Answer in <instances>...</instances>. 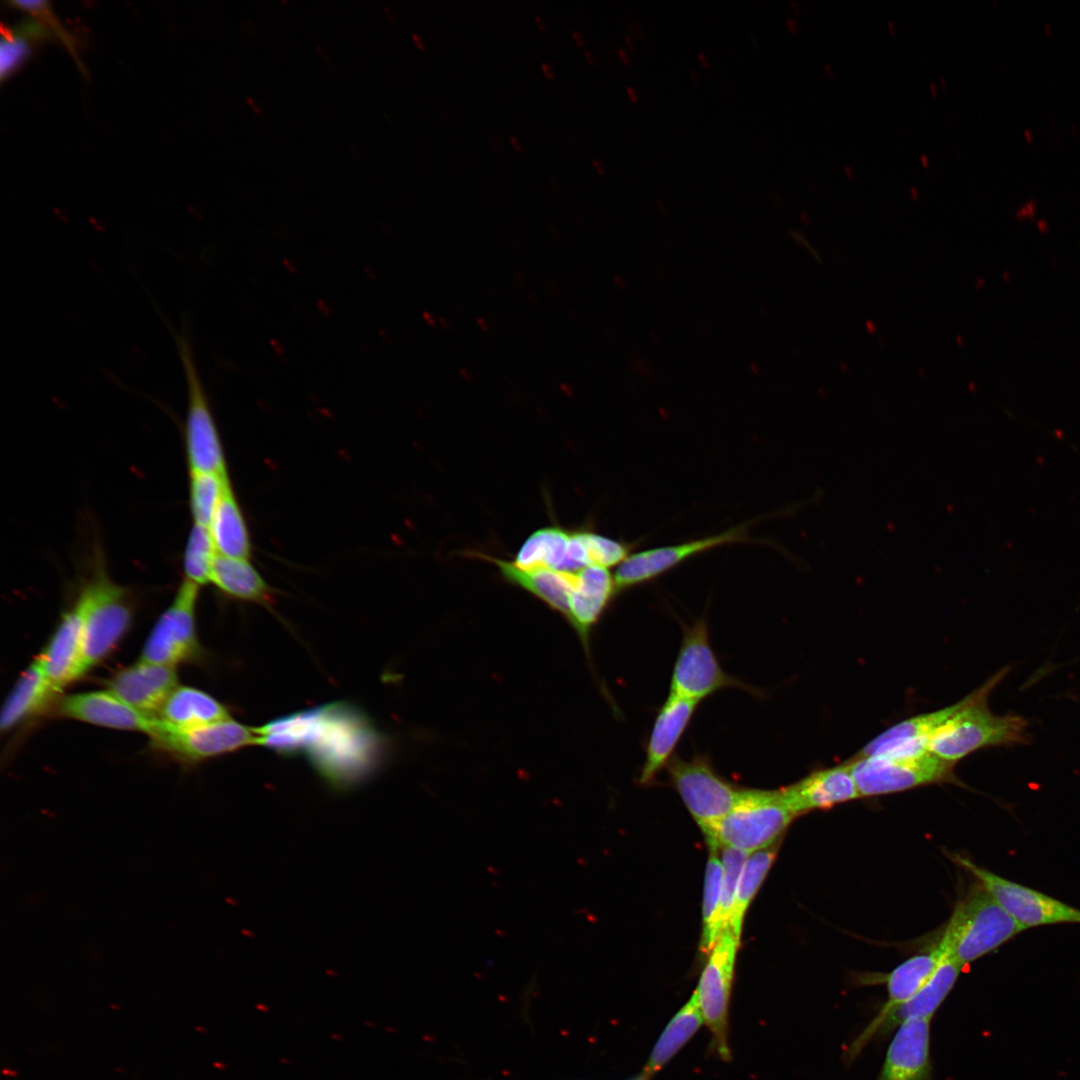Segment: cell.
Listing matches in <instances>:
<instances>
[{"mask_svg": "<svg viewBox=\"0 0 1080 1080\" xmlns=\"http://www.w3.org/2000/svg\"><path fill=\"white\" fill-rule=\"evenodd\" d=\"M930 1020L909 1019L898 1026L876 1080H934Z\"/></svg>", "mask_w": 1080, "mask_h": 1080, "instance_id": "ac0fdd59", "label": "cell"}, {"mask_svg": "<svg viewBox=\"0 0 1080 1080\" xmlns=\"http://www.w3.org/2000/svg\"><path fill=\"white\" fill-rule=\"evenodd\" d=\"M626 91H627L629 97L632 99V101L636 102L638 100V98H639L638 93L633 87L628 86L626 88Z\"/></svg>", "mask_w": 1080, "mask_h": 1080, "instance_id": "f907efd6", "label": "cell"}, {"mask_svg": "<svg viewBox=\"0 0 1080 1080\" xmlns=\"http://www.w3.org/2000/svg\"><path fill=\"white\" fill-rule=\"evenodd\" d=\"M618 55H619L620 59L622 60V62L624 64H629L630 63V57H629V55H628V53L626 52L625 49L619 48L618 49Z\"/></svg>", "mask_w": 1080, "mask_h": 1080, "instance_id": "7dc6e473", "label": "cell"}, {"mask_svg": "<svg viewBox=\"0 0 1080 1080\" xmlns=\"http://www.w3.org/2000/svg\"><path fill=\"white\" fill-rule=\"evenodd\" d=\"M795 817L781 789H742L732 810L702 831L709 847L752 854L774 845Z\"/></svg>", "mask_w": 1080, "mask_h": 1080, "instance_id": "7a4b0ae2", "label": "cell"}, {"mask_svg": "<svg viewBox=\"0 0 1080 1080\" xmlns=\"http://www.w3.org/2000/svg\"><path fill=\"white\" fill-rule=\"evenodd\" d=\"M152 745L185 762H198L258 744L255 728L233 719L180 729L155 717L148 732Z\"/></svg>", "mask_w": 1080, "mask_h": 1080, "instance_id": "8fae6325", "label": "cell"}, {"mask_svg": "<svg viewBox=\"0 0 1080 1080\" xmlns=\"http://www.w3.org/2000/svg\"><path fill=\"white\" fill-rule=\"evenodd\" d=\"M964 704L965 697L950 706L918 714L896 723L869 741L852 757L906 756L928 751L930 740L961 710Z\"/></svg>", "mask_w": 1080, "mask_h": 1080, "instance_id": "2e32d148", "label": "cell"}, {"mask_svg": "<svg viewBox=\"0 0 1080 1080\" xmlns=\"http://www.w3.org/2000/svg\"><path fill=\"white\" fill-rule=\"evenodd\" d=\"M156 717L180 729L197 728L231 718L226 707L215 698L187 686L175 688Z\"/></svg>", "mask_w": 1080, "mask_h": 1080, "instance_id": "4316f807", "label": "cell"}, {"mask_svg": "<svg viewBox=\"0 0 1080 1080\" xmlns=\"http://www.w3.org/2000/svg\"><path fill=\"white\" fill-rule=\"evenodd\" d=\"M1005 666L965 697V704L930 740L928 751L957 763L984 748L1011 747L1030 743L1029 723L1021 715H997L988 706L992 691L1009 674Z\"/></svg>", "mask_w": 1080, "mask_h": 1080, "instance_id": "6da1fadb", "label": "cell"}, {"mask_svg": "<svg viewBox=\"0 0 1080 1080\" xmlns=\"http://www.w3.org/2000/svg\"><path fill=\"white\" fill-rule=\"evenodd\" d=\"M947 952L943 941L929 950L913 955L889 973L878 977L887 987V1000L866 1028L846 1049L847 1063L852 1062L873 1039L883 1020L907 1002L932 976Z\"/></svg>", "mask_w": 1080, "mask_h": 1080, "instance_id": "9a60e30c", "label": "cell"}, {"mask_svg": "<svg viewBox=\"0 0 1080 1080\" xmlns=\"http://www.w3.org/2000/svg\"><path fill=\"white\" fill-rule=\"evenodd\" d=\"M199 590L200 586L183 579L172 603L153 627L140 661L176 667L200 655L195 625Z\"/></svg>", "mask_w": 1080, "mask_h": 1080, "instance_id": "7c38bea8", "label": "cell"}, {"mask_svg": "<svg viewBox=\"0 0 1080 1080\" xmlns=\"http://www.w3.org/2000/svg\"><path fill=\"white\" fill-rule=\"evenodd\" d=\"M739 943L729 927L722 931L708 954L695 991L704 1023L712 1034L713 1047L723 1060L731 1056L728 1014Z\"/></svg>", "mask_w": 1080, "mask_h": 1080, "instance_id": "30bf717a", "label": "cell"}, {"mask_svg": "<svg viewBox=\"0 0 1080 1080\" xmlns=\"http://www.w3.org/2000/svg\"><path fill=\"white\" fill-rule=\"evenodd\" d=\"M8 5L26 11L32 17L38 19L45 25L51 34H54L56 38L61 41L66 49L73 56L76 64L79 66L82 73H85L84 66L78 55L77 44L78 41L67 31L58 18L55 16L50 4L47 1H10Z\"/></svg>", "mask_w": 1080, "mask_h": 1080, "instance_id": "d590c367", "label": "cell"}, {"mask_svg": "<svg viewBox=\"0 0 1080 1080\" xmlns=\"http://www.w3.org/2000/svg\"><path fill=\"white\" fill-rule=\"evenodd\" d=\"M455 159H456V162L458 163V165L460 167H462L463 169H467L469 167V165H470V162L467 159V157L464 156L461 153H456L455 154Z\"/></svg>", "mask_w": 1080, "mask_h": 1080, "instance_id": "60d3db41", "label": "cell"}, {"mask_svg": "<svg viewBox=\"0 0 1080 1080\" xmlns=\"http://www.w3.org/2000/svg\"><path fill=\"white\" fill-rule=\"evenodd\" d=\"M512 563L525 570L545 568L565 572L592 566L586 529L556 525L539 528L525 539Z\"/></svg>", "mask_w": 1080, "mask_h": 1080, "instance_id": "5bb4252c", "label": "cell"}, {"mask_svg": "<svg viewBox=\"0 0 1080 1080\" xmlns=\"http://www.w3.org/2000/svg\"><path fill=\"white\" fill-rule=\"evenodd\" d=\"M719 849L709 847L705 870L700 950L709 954L724 930L722 920V863Z\"/></svg>", "mask_w": 1080, "mask_h": 1080, "instance_id": "1f68e13d", "label": "cell"}, {"mask_svg": "<svg viewBox=\"0 0 1080 1080\" xmlns=\"http://www.w3.org/2000/svg\"><path fill=\"white\" fill-rule=\"evenodd\" d=\"M778 850V844L750 854L743 867L737 886L728 927L740 942L745 913L764 881Z\"/></svg>", "mask_w": 1080, "mask_h": 1080, "instance_id": "4dcf8cb0", "label": "cell"}, {"mask_svg": "<svg viewBox=\"0 0 1080 1080\" xmlns=\"http://www.w3.org/2000/svg\"><path fill=\"white\" fill-rule=\"evenodd\" d=\"M534 19H535V21H536V23H537V25H538V27L540 29H542V30L547 29L548 24H547V22H546V20L544 18L540 17L539 15H535Z\"/></svg>", "mask_w": 1080, "mask_h": 1080, "instance_id": "c3c4849f", "label": "cell"}, {"mask_svg": "<svg viewBox=\"0 0 1080 1080\" xmlns=\"http://www.w3.org/2000/svg\"><path fill=\"white\" fill-rule=\"evenodd\" d=\"M630 1080H650V1076L648 1074H646L645 1072H642L641 1074L633 1077Z\"/></svg>", "mask_w": 1080, "mask_h": 1080, "instance_id": "6f0895ef", "label": "cell"}, {"mask_svg": "<svg viewBox=\"0 0 1080 1080\" xmlns=\"http://www.w3.org/2000/svg\"><path fill=\"white\" fill-rule=\"evenodd\" d=\"M569 104H570V106H571V107H573L574 109H578V108H579V103H578L577 99H576V98H574V97H570V98H569Z\"/></svg>", "mask_w": 1080, "mask_h": 1080, "instance_id": "91938a15", "label": "cell"}, {"mask_svg": "<svg viewBox=\"0 0 1080 1080\" xmlns=\"http://www.w3.org/2000/svg\"><path fill=\"white\" fill-rule=\"evenodd\" d=\"M246 101H247V104H248L249 108H250V109H251V110H252V111H253V112H254V113H255L256 115H262V114L264 113V110H263V108H262L261 104H260V103H259V102H258L257 100H255L254 98H252V97L248 96V97L246 98Z\"/></svg>", "mask_w": 1080, "mask_h": 1080, "instance_id": "f35d334b", "label": "cell"}, {"mask_svg": "<svg viewBox=\"0 0 1080 1080\" xmlns=\"http://www.w3.org/2000/svg\"><path fill=\"white\" fill-rule=\"evenodd\" d=\"M477 14L478 17L481 18L482 22H486L487 20H489L490 12L488 8H477Z\"/></svg>", "mask_w": 1080, "mask_h": 1080, "instance_id": "bcb514c9", "label": "cell"}, {"mask_svg": "<svg viewBox=\"0 0 1080 1080\" xmlns=\"http://www.w3.org/2000/svg\"><path fill=\"white\" fill-rule=\"evenodd\" d=\"M208 529L217 554L232 558H249L250 535L231 484L224 490Z\"/></svg>", "mask_w": 1080, "mask_h": 1080, "instance_id": "f1b7e54d", "label": "cell"}, {"mask_svg": "<svg viewBox=\"0 0 1080 1080\" xmlns=\"http://www.w3.org/2000/svg\"><path fill=\"white\" fill-rule=\"evenodd\" d=\"M383 11H384V12L386 13V15H387V16H388V17H389V18H390L391 20L395 21V14H394V12H393L392 8H390V7H389V6H387V5H384V6H383Z\"/></svg>", "mask_w": 1080, "mask_h": 1080, "instance_id": "9f6ffc18", "label": "cell"}, {"mask_svg": "<svg viewBox=\"0 0 1080 1080\" xmlns=\"http://www.w3.org/2000/svg\"><path fill=\"white\" fill-rule=\"evenodd\" d=\"M469 554L494 564L507 582L531 593L567 618L577 571L565 572L545 568L525 570L515 566L512 561L483 552L471 551Z\"/></svg>", "mask_w": 1080, "mask_h": 1080, "instance_id": "cb8c5ba5", "label": "cell"}, {"mask_svg": "<svg viewBox=\"0 0 1080 1080\" xmlns=\"http://www.w3.org/2000/svg\"><path fill=\"white\" fill-rule=\"evenodd\" d=\"M592 163H593L594 167L596 168V170H597V171H598L599 173H604V171H605V166H604V163H603V162H602L601 160H598V159H594V160L592 161Z\"/></svg>", "mask_w": 1080, "mask_h": 1080, "instance_id": "816d5d0a", "label": "cell"}, {"mask_svg": "<svg viewBox=\"0 0 1080 1080\" xmlns=\"http://www.w3.org/2000/svg\"><path fill=\"white\" fill-rule=\"evenodd\" d=\"M1025 930L976 882L956 904L941 940L963 967Z\"/></svg>", "mask_w": 1080, "mask_h": 1080, "instance_id": "3957f363", "label": "cell"}, {"mask_svg": "<svg viewBox=\"0 0 1080 1080\" xmlns=\"http://www.w3.org/2000/svg\"><path fill=\"white\" fill-rule=\"evenodd\" d=\"M703 1023L704 1019L694 992L664 1028L650 1053L643 1072L651 1077L660 1071Z\"/></svg>", "mask_w": 1080, "mask_h": 1080, "instance_id": "f546056e", "label": "cell"}, {"mask_svg": "<svg viewBox=\"0 0 1080 1080\" xmlns=\"http://www.w3.org/2000/svg\"><path fill=\"white\" fill-rule=\"evenodd\" d=\"M1 32L0 75L3 82L30 57L32 47L30 40L15 29L2 25Z\"/></svg>", "mask_w": 1080, "mask_h": 1080, "instance_id": "8d00e7d4", "label": "cell"}, {"mask_svg": "<svg viewBox=\"0 0 1080 1080\" xmlns=\"http://www.w3.org/2000/svg\"><path fill=\"white\" fill-rule=\"evenodd\" d=\"M497 175H498V180L500 182L505 183L509 179L510 173H509V170L507 169V167L502 165V166L499 167Z\"/></svg>", "mask_w": 1080, "mask_h": 1080, "instance_id": "ab89813d", "label": "cell"}, {"mask_svg": "<svg viewBox=\"0 0 1080 1080\" xmlns=\"http://www.w3.org/2000/svg\"><path fill=\"white\" fill-rule=\"evenodd\" d=\"M698 59H699L700 63L703 66H705V67L709 66L710 60H709L708 56L706 54H704L703 52H700L698 54Z\"/></svg>", "mask_w": 1080, "mask_h": 1080, "instance_id": "db71d44e", "label": "cell"}, {"mask_svg": "<svg viewBox=\"0 0 1080 1080\" xmlns=\"http://www.w3.org/2000/svg\"><path fill=\"white\" fill-rule=\"evenodd\" d=\"M176 667L138 660L113 676L108 690L143 714L156 717L158 711L177 688Z\"/></svg>", "mask_w": 1080, "mask_h": 1080, "instance_id": "d6986e66", "label": "cell"}, {"mask_svg": "<svg viewBox=\"0 0 1080 1080\" xmlns=\"http://www.w3.org/2000/svg\"><path fill=\"white\" fill-rule=\"evenodd\" d=\"M210 583L232 599L266 607H270L274 602L273 588L263 579L249 559L217 554Z\"/></svg>", "mask_w": 1080, "mask_h": 1080, "instance_id": "484cf974", "label": "cell"}, {"mask_svg": "<svg viewBox=\"0 0 1080 1080\" xmlns=\"http://www.w3.org/2000/svg\"><path fill=\"white\" fill-rule=\"evenodd\" d=\"M727 688H738L753 695H760L758 690L728 674L721 667L710 643L705 618L684 625L669 692L701 702Z\"/></svg>", "mask_w": 1080, "mask_h": 1080, "instance_id": "52a82bcc", "label": "cell"}, {"mask_svg": "<svg viewBox=\"0 0 1080 1080\" xmlns=\"http://www.w3.org/2000/svg\"><path fill=\"white\" fill-rule=\"evenodd\" d=\"M509 141H510L511 145L516 150H518V151H523L524 150L523 142L519 138H517L516 136H510Z\"/></svg>", "mask_w": 1080, "mask_h": 1080, "instance_id": "ee69618b", "label": "cell"}, {"mask_svg": "<svg viewBox=\"0 0 1080 1080\" xmlns=\"http://www.w3.org/2000/svg\"><path fill=\"white\" fill-rule=\"evenodd\" d=\"M797 817L861 798L848 763L817 769L789 786L781 788Z\"/></svg>", "mask_w": 1080, "mask_h": 1080, "instance_id": "e0dca14e", "label": "cell"}, {"mask_svg": "<svg viewBox=\"0 0 1080 1080\" xmlns=\"http://www.w3.org/2000/svg\"><path fill=\"white\" fill-rule=\"evenodd\" d=\"M440 113H441V116L443 117V119L445 121H447L450 124L454 123V117L450 114L449 111H447L446 109H441Z\"/></svg>", "mask_w": 1080, "mask_h": 1080, "instance_id": "681fc988", "label": "cell"}, {"mask_svg": "<svg viewBox=\"0 0 1080 1080\" xmlns=\"http://www.w3.org/2000/svg\"><path fill=\"white\" fill-rule=\"evenodd\" d=\"M488 140H489V143H490V146H491L492 150L496 154L502 155L505 148H504L503 143H502L501 135L498 133V131H496L494 129L490 130L489 133H488Z\"/></svg>", "mask_w": 1080, "mask_h": 1080, "instance_id": "74e56055", "label": "cell"}, {"mask_svg": "<svg viewBox=\"0 0 1080 1080\" xmlns=\"http://www.w3.org/2000/svg\"><path fill=\"white\" fill-rule=\"evenodd\" d=\"M82 622L85 671L106 657L128 630L132 606L128 589L114 582L96 561L76 602Z\"/></svg>", "mask_w": 1080, "mask_h": 1080, "instance_id": "277c9868", "label": "cell"}, {"mask_svg": "<svg viewBox=\"0 0 1080 1080\" xmlns=\"http://www.w3.org/2000/svg\"><path fill=\"white\" fill-rule=\"evenodd\" d=\"M625 41H626L627 45H628V46H629V47H630L631 49H633V48H634V44H633V41H632V39H631V38H630L629 36H625Z\"/></svg>", "mask_w": 1080, "mask_h": 1080, "instance_id": "94428289", "label": "cell"}, {"mask_svg": "<svg viewBox=\"0 0 1080 1080\" xmlns=\"http://www.w3.org/2000/svg\"><path fill=\"white\" fill-rule=\"evenodd\" d=\"M189 505L193 523L208 527L226 487L228 474L189 473Z\"/></svg>", "mask_w": 1080, "mask_h": 1080, "instance_id": "d6a6232c", "label": "cell"}, {"mask_svg": "<svg viewBox=\"0 0 1080 1080\" xmlns=\"http://www.w3.org/2000/svg\"><path fill=\"white\" fill-rule=\"evenodd\" d=\"M953 860L973 875L1024 929L1061 923L1080 924V909L1003 878L964 856L954 855Z\"/></svg>", "mask_w": 1080, "mask_h": 1080, "instance_id": "9c48e42d", "label": "cell"}, {"mask_svg": "<svg viewBox=\"0 0 1080 1080\" xmlns=\"http://www.w3.org/2000/svg\"><path fill=\"white\" fill-rule=\"evenodd\" d=\"M721 851V863L723 869L722 875V920L724 929L728 927L731 912L733 908L734 898L739 883V879L745 865V862L750 854L730 848L720 847Z\"/></svg>", "mask_w": 1080, "mask_h": 1080, "instance_id": "e575fe53", "label": "cell"}, {"mask_svg": "<svg viewBox=\"0 0 1080 1080\" xmlns=\"http://www.w3.org/2000/svg\"><path fill=\"white\" fill-rule=\"evenodd\" d=\"M700 702L668 694L657 712L646 746L639 783H651L669 763Z\"/></svg>", "mask_w": 1080, "mask_h": 1080, "instance_id": "ffe728a7", "label": "cell"}, {"mask_svg": "<svg viewBox=\"0 0 1080 1080\" xmlns=\"http://www.w3.org/2000/svg\"><path fill=\"white\" fill-rule=\"evenodd\" d=\"M58 693L47 679L37 659L21 675L9 694L1 713L2 731L14 726L44 709Z\"/></svg>", "mask_w": 1080, "mask_h": 1080, "instance_id": "83f0119b", "label": "cell"}, {"mask_svg": "<svg viewBox=\"0 0 1080 1080\" xmlns=\"http://www.w3.org/2000/svg\"><path fill=\"white\" fill-rule=\"evenodd\" d=\"M36 659L58 692L86 673L82 622L76 605L64 613L49 643Z\"/></svg>", "mask_w": 1080, "mask_h": 1080, "instance_id": "603a6c76", "label": "cell"}, {"mask_svg": "<svg viewBox=\"0 0 1080 1080\" xmlns=\"http://www.w3.org/2000/svg\"><path fill=\"white\" fill-rule=\"evenodd\" d=\"M58 713L98 726L146 734L155 719L136 710L109 690L68 695L59 702Z\"/></svg>", "mask_w": 1080, "mask_h": 1080, "instance_id": "44dd1931", "label": "cell"}, {"mask_svg": "<svg viewBox=\"0 0 1080 1080\" xmlns=\"http://www.w3.org/2000/svg\"><path fill=\"white\" fill-rule=\"evenodd\" d=\"M541 68H542L543 72L546 74V76H548L549 78H555L556 72H555L554 68L551 65H549L546 62H542L541 63Z\"/></svg>", "mask_w": 1080, "mask_h": 1080, "instance_id": "b9f144b4", "label": "cell"}, {"mask_svg": "<svg viewBox=\"0 0 1080 1080\" xmlns=\"http://www.w3.org/2000/svg\"><path fill=\"white\" fill-rule=\"evenodd\" d=\"M572 36L578 45L582 46L586 43V38L581 32L573 30Z\"/></svg>", "mask_w": 1080, "mask_h": 1080, "instance_id": "f6af8a7d", "label": "cell"}, {"mask_svg": "<svg viewBox=\"0 0 1080 1080\" xmlns=\"http://www.w3.org/2000/svg\"><path fill=\"white\" fill-rule=\"evenodd\" d=\"M518 116H519V119H520V120H521V121H522V122H523V123H524L525 125H530V118H529L528 114L524 113L523 111H521V112L519 111V112H518Z\"/></svg>", "mask_w": 1080, "mask_h": 1080, "instance_id": "11a10c76", "label": "cell"}, {"mask_svg": "<svg viewBox=\"0 0 1080 1080\" xmlns=\"http://www.w3.org/2000/svg\"><path fill=\"white\" fill-rule=\"evenodd\" d=\"M846 762L861 798L956 781V763L942 759L930 751L906 756L851 757Z\"/></svg>", "mask_w": 1080, "mask_h": 1080, "instance_id": "8992f818", "label": "cell"}, {"mask_svg": "<svg viewBox=\"0 0 1080 1080\" xmlns=\"http://www.w3.org/2000/svg\"><path fill=\"white\" fill-rule=\"evenodd\" d=\"M584 54H585L586 58H587V59H588V60H589V61H590L591 63H595V61H596V60H595V56H594V54H593V53H592L591 51H589V50L585 49V50H584Z\"/></svg>", "mask_w": 1080, "mask_h": 1080, "instance_id": "680465c9", "label": "cell"}, {"mask_svg": "<svg viewBox=\"0 0 1080 1080\" xmlns=\"http://www.w3.org/2000/svg\"><path fill=\"white\" fill-rule=\"evenodd\" d=\"M280 2L283 3V4H288L289 3L288 1H283V0H281Z\"/></svg>", "mask_w": 1080, "mask_h": 1080, "instance_id": "be15d7a7", "label": "cell"}, {"mask_svg": "<svg viewBox=\"0 0 1080 1080\" xmlns=\"http://www.w3.org/2000/svg\"><path fill=\"white\" fill-rule=\"evenodd\" d=\"M411 38H412V40L414 41V43H415V44H416V45H417V46H418V47H419L420 49H424V48H425V46H426V44H425V41L423 40V38H422V37H421V36H420V35H419V34H418L417 32H412V33H411Z\"/></svg>", "mask_w": 1080, "mask_h": 1080, "instance_id": "7bdbcfd3", "label": "cell"}, {"mask_svg": "<svg viewBox=\"0 0 1080 1080\" xmlns=\"http://www.w3.org/2000/svg\"><path fill=\"white\" fill-rule=\"evenodd\" d=\"M669 778L701 830L726 816L742 789L720 776L707 755L690 759L673 756L666 766Z\"/></svg>", "mask_w": 1080, "mask_h": 1080, "instance_id": "ba28073f", "label": "cell"}, {"mask_svg": "<svg viewBox=\"0 0 1080 1080\" xmlns=\"http://www.w3.org/2000/svg\"><path fill=\"white\" fill-rule=\"evenodd\" d=\"M617 593L614 576L608 568L589 566L576 572L566 619L577 633L588 657L591 632Z\"/></svg>", "mask_w": 1080, "mask_h": 1080, "instance_id": "7402d4cb", "label": "cell"}, {"mask_svg": "<svg viewBox=\"0 0 1080 1080\" xmlns=\"http://www.w3.org/2000/svg\"><path fill=\"white\" fill-rule=\"evenodd\" d=\"M418 143H419L420 147L424 150V152H427V146H426L425 141L419 139Z\"/></svg>", "mask_w": 1080, "mask_h": 1080, "instance_id": "6125c7cd", "label": "cell"}, {"mask_svg": "<svg viewBox=\"0 0 1080 1080\" xmlns=\"http://www.w3.org/2000/svg\"><path fill=\"white\" fill-rule=\"evenodd\" d=\"M745 531V526H740L708 537L629 554L617 566L614 573L617 591L619 593L625 589L651 581L689 558L710 549L744 541L747 539Z\"/></svg>", "mask_w": 1080, "mask_h": 1080, "instance_id": "4fadbf2b", "label": "cell"}, {"mask_svg": "<svg viewBox=\"0 0 1080 1080\" xmlns=\"http://www.w3.org/2000/svg\"><path fill=\"white\" fill-rule=\"evenodd\" d=\"M963 966L948 952L928 981L881 1023L875 1037L887 1035L909 1019L931 1020L954 987Z\"/></svg>", "mask_w": 1080, "mask_h": 1080, "instance_id": "d4e9b609", "label": "cell"}, {"mask_svg": "<svg viewBox=\"0 0 1080 1080\" xmlns=\"http://www.w3.org/2000/svg\"><path fill=\"white\" fill-rule=\"evenodd\" d=\"M216 555L208 527L193 523L183 554L184 580L200 587L209 583Z\"/></svg>", "mask_w": 1080, "mask_h": 1080, "instance_id": "836d02e7", "label": "cell"}, {"mask_svg": "<svg viewBox=\"0 0 1080 1080\" xmlns=\"http://www.w3.org/2000/svg\"><path fill=\"white\" fill-rule=\"evenodd\" d=\"M547 183L552 188V190L556 192L561 190L560 184L554 178H549Z\"/></svg>", "mask_w": 1080, "mask_h": 1080, "instance_id": "f5cc1de1", "label": "cell"}, {"mask_svg": "<svg viewBox=\"0 0 1080 1080\" xmlns=\"http://www.w3.org/2000/svg\"><path fill=\"white\" fill-rule=\"evenodd\" d=\"M174 339L186 382L184 440L189 473L228 474L220 435L193 346L184 332L174 333Z\"/></svg>", "mask_w": 1080, "mask_h": 1080, "instance_id": "5b68a950", "label": "cell"}]
</instances>
